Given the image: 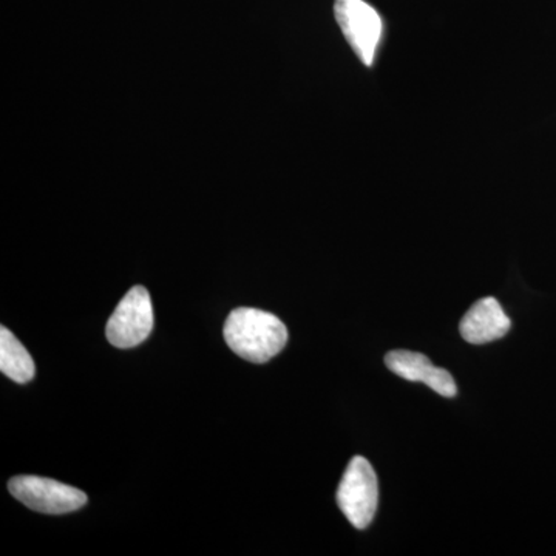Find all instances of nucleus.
Here are the masks:
<instances>
[{
  "label": "nucleus",
  "mask_w": 556,
  "mask_h": 556,
  "mask_svg": "<svg viewBox=\"0 0 556 556\" xmlns=\"http://www.w3.org/2000/svg\"><path fill=\"white\" fill-rule=\"evenodd\" d=\"M334 16L358 60L371 67L383 33V22L378 10L365 0H336Z\"/></svg>",
  "instance_id": "7ed1b4c3"
},
{
  "label": "nucleus",
  "mask_w": 556,
  "mask_h": 556,
  "mask_svg": "<svg viewBox=\"0 0 556 556\" xmlns=\"http://www.w3.org/2000/svg\"><path fill=\"white\" fill-rule=\"evenodd\" d=\"M153 321L155 316L148 289L135 287L124 295L115 313L109 318L105 334L113 346L127 350L138 346L149 338Z\"/></svg>",
  "instance_id": "39448f33"
},
{
  "label": "nucleus",
  "mask_w": 556,
  "mask_h": 556,
  "mask_svg": "<svg viewBox=\"0 0 556 556\" xmlns=\"http://www.w3.org/2000/svg\"><path fill=\"white\" fill-rule=\"evenodd\" d=\"M390 371L409 382H422L444 397H455L457 390L455 379L447 369L437 368L430 358L413 351H391L386 356Z\"/></svg>",
  "instance_id": "423d86ee"
},
{
  "label": "nucleus",
  "mask_w": 556,
  "mask_h": 556,
  "mask_svg": "<svg viewBox=\"0 0 556 556\" xmlns=\"http://www.w3.org/2000/svg\"><path fill=\"white\" fill-rule=\"evenodd\" d=\"M0 369L17 383H27L35 378V362L30 353L5 327L0 329Z\"/></svg>",
  "instance_id": "6e6552de"
},
{
  "label": "nucleus",
  "mask_w": 556,
  "mask_h": 556,
  "mask_svg": "<svg viewBox=\"0 0 556 556\" xmlns=\"http://www.w3.org/2000/svg\"><path fill=\"white\" fill-rule=\"evenodd\" d=\"M225 340L237 356L252 364H265L287 346L288 329L280 318L266 311L239 308L226 318Z\"/></svg>",
  "instance_id": "f257e3e1"
},
{
  "label": "nucleus",
  "mask_w": 556,
  "mask_h": 556,
  "mask_svg": "<svg viewBox=\"0 0 556 556\" xmlns=\"http://www.w3.org/2000/svg\"><path fill=\"white\" fill-rule=\"evenodd\" d=\"M9 490L24 506L39 514H70L87 503L86 493L79 489L49 478L14 477L10 479Z\"/></svg>",
  "instance_id": "20e7f679"
},
{
  "label": "nucleus",
  "mask_w": 556,
  "mask_h": 556,
  "mask_svg": "<svg viewBox=\"0 0 556 556\" xmlns=\"http://www.w3.org/2000/svg\"><path fill=\"white\" fill-rule=\"evenodd\" d=\"M510 327V318L506 316L500 302L493 298H485L468 309L460 320L459 331L466 342L484 345L504 338Z\"/></svg>",
  "instance_id": "0eeeda50"
},
{
  "label": "nucleus",
  "mask_w": 556,
  "mask_h": 556,
  "mask_svg": "<svg viewBox=\"0 0 556 556\" xmlns=\"http://www.w3.org/2000/svg\"><path fill=\"white\" fill-rule=\"evenodd\" d=\"M338 504L348 521L364 530L375 519L379 504L376 471L365 457L356 456L348 464L338 490Z\"/></svg>",
  "instance_id": "f03ea898"
}]
</instances>
